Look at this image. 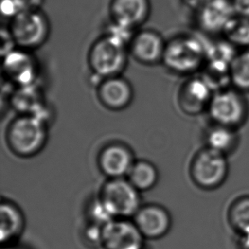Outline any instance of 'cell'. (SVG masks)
<instances>
[{
	"mask_svg": "<svg viewBox=\"0 0 249 249\" xmlns=\"http://www.w3.org/2000/svg\"><path fill=\"white\" fill-rule=\"evenodd\" d=\"M128 181L138 191L152 188L159 178L157 168L151 162L139 161L134 162L128 174Z\"/></svg>",
	"mask_w": 249,
	"mask_h": 249,
	"instance_id": "obj_20",
	"label": "cell"
},
{
	"mask_svg": "<svg viewBox=\"0 0 249 249\" xmlns=\"http://www.w3.org/2000/svg\"><path fill=\"white\" fill-rule=\"evenodd\" d=\"M98 94L102 104L112 110L126 107L133 97L131 86L117 76L106 78L99 88Z\"/></svg>",
	"mask_w": 249,
	"mask_h": 249,
	"instance_id": "obj_15",
	"label": "cell"
},
{
	"mask_svg": "<svg viewBox=\"0 0 249 249\" xmlns=\"http://www.w3.org/2000/svg\"><path fill=\"white\" fill-rule=\"evenodd\" d=\"M231 86L244 94L249 93V48L238 52L230 68Z\"/></svg>",
	"mask_w": 249,
	"mask_h": 249,
	"instance_id": "obj_21",
	"label": "cell"
},
{
	"mask_svg": "<svg viewBox=\"0 0 249 249\" xmlns=\"http://www.w3.org/2000/svg\"><path fill=\"white\" fill-rule=\"evenodd\" d=\"M9 30L17 46L22 50L39 47L47 40L50 22L40 10H24L10 19Z\"/></svg>",
	"mask_w": 249,
	"mask_h": 249,
	"instance_id": "obj_5",
	"label": "cell"
},
{
	"mask_svg": "<svg viewBox=\"0 0 249 249\" xmlns=\"http://www.w3.org/2000/svg\"><path fill=\"white\" fill-rule=\"evenodd\" d=\"M191 1H192V2H195L196 3H197V5H199V4L204 3V2L208 1V0H191Z\"/></svg>",
	"mask_w": 249,
	"mask_h": 249,
	"instance_id": "obj_28",
	"label": "cell"
},
{
	"mask_svg": "<svg viewBox=\"0 0 249 249\" xmlns=\"http://www.w3.org/2000/svg\"><path fill=\"white\" fill-rule=\"evenodd\" d=\"M21 10L40 9L44 0H15Z\"/></svg>",
	"mask_w": 249,
	"mask_h": 249,
	"instance_id": "obj_26",
	"label": "cell"
},
{
	"mask_svg": "<svg viewBox=\"0 0 249 249\" xmlns=\"http://www.w3.org/2000/svg\"><path fill=\"white\" fill-rule=\"evenodd\" d=\"M238 249H249V233L237 236Z\"/></svg>",
	"mask_w": 249,
	"mask_h": 249,
	"instance_id": "obj_27",
	"label": "cell"
},
{
	"mask_svg": "<svg viewBox=\"0 0 249 249\" xmlns=\"http://www.w3.org/2000/svg\"><path fill=\"white\" fill-rule=\"evenodd\" d=\"M5 249H17V248H6Z\"/></svg>",
	"mask_w": 249,
	"mask_h": 249,
	"instance_id": "obj_29",
	"label": "cell"
},
{
	"mask_svg": "<svg viewBox=\"0 0 249 249\" xmlns=\"http://www.w3.org/2000/svg\"><path fill=\"white\" fill-rule=\"evenodd\" d=\"M1 9L3 17H8L10 19H12L21 11V9L15 0H2Z\"/></svg>",
	"mask_w": 249,
	"mask_h": 249,
	"instance_id": "obj_23",
	"label": "cell"
},
{
	"mask_svg": "<svg viewBox=\"0 0 249 249\" xmlns=\"http://www.w3.org/2000/svg\"><path fill=\"white\" fill-rule=\"evenodd\" d=\"M1 38H2V54H6L14 51V47L17 45L13 37L10 34L9 28H2L1 30Z\"/></svg>",
	"mask_w": 249,
	"mask_h": 249,
	"instance_id": "obj_24",
	"label": "cell"
},
{
	"mask_svg": "<svg viewBox=\"0 0 249 249\" xmlns=\"http://www.w3.org/2000/svg\"><path fill=\"white\" fill-rule=\"evenodd\" d=\"M207 111L213 124L238 129L249 118V103L244 93L227 86L214 92Z\"/></svg>",
	"mask_w": 249,
	"mask_h": 249,
	"instance_id": "obj_2",
	"label": "cell"
},
{
	"mask_svg": "<svg viewBox=\"0 0 249 249\" xmlns=\"http://www.w3.org/2000/svg\"><path fill=\"white\" fill-rule=\"evenodd\" d=\"M151 10L149 0H112L110 13L115 24L133 29L147 20Z\"/></svg>",
	"mask_w": 249,
	"mask_h": 249,
	"instance_id": "obj_12",
	"label": "cell"
},
{
	"mask_svg": "<svg viewBox=\"0 0 249 249\" xmlns=\"http://www.w3.org/2000/svg\"><path fill=\"white\" fill-rule=\"evenodd\" d=\"M215 89L205 76L194 77L186 82L179 93V106L185 113L195 115L208 111Z\"/></svg>",
	"mask_w": 249,
	"mask_h": 249,
	"instance_id": "obj_10",
	"label": "cell"
},
{
	"mask_svg": "<svg viewBox=\"0 0 249 249\" xmlns=\"http://www.w3.org/2000/svg\"><path fill=\"white\" fill-rule=\"evenodd\" d=\"M227 221L236 236L249 233V195L241 196L231 203Z\"/></svg>",
	"mask_w": 249,
	"mask_h": 249,
	"instance_id": "obj_19",
	"label": "cell"
},
{
	"mask_svg": "<svg viewBox=\"0 0 249 249\" xmlns=\"http://www.w3.org/2000/svg\"><path fill=\"white\" fill-rule=\"evenodd\" d=\"M134 162L131 152L124 145L118 144L107 146L99 158L101 171L111 178L128 175Z\"/></svg>",
	"mask_w": 249,
	"mask_h": 249,
	"instance_id": "obj_14",
	"label": "cell"
},
{
	"mask_svg": "<svg viewBox=\"0 0 249 249\" xmlns=\"http://www.w3.org/2000/svg\"><path fill=\"white\" fill-rule=\"evenodd\" d=\"M224 37L235 47L249 48V18L236 15L227 25Z\"/></svg>",
	"mask_w": 249,
	"mask_h": 249,
	"instance_id": "obj_22",
	"label": "cell"
},
{
	"mask_svg": "<svg viewBox=\"0 0 249 249\" xmlns=\"http://www.w3.org/2000/svg\"><path fill=\"white\" fill-rule=\"evenodd\" d=\"M100 203L112 219L134 217L141 208L139 191L123 178H111L103 186Z\"/></svg>",
	"mask_w": 249,
	"mask_h": 249,
	"instance_id": "obj_6",
	"label": "cell"
},
{
	"mask_svg": "<svg viewBox=\"0 0 249 249\" xmlns=\"http://www.w3.org/2000/svg\"><path fill=\"white\" fill-rule=\"evenodd\" d=\"M232 0H208L199 4L196 19L199 29L209 35H223L236 16Z\"/></svg>",
	"mask_w": 249,
	"mask_h": 249,
	"instance_id": "obj_9",
	"label": "cell"
},
{
	"mask_svg": "<svg viewBox=\"0 0 249 249\" xmlns=\"http://www.w3.org/2000/svg\"><path fill=\"white\" fill-rule=\"evenodd\" d=\"M139 231L147 239H159L168 234L172 225L171 216L161 206L141 207L133 217Z\"/></svg>",
	"mask_w": 249,
	"mask_h": 249,
	"instance_id": "obj_11",
	"label": "cell"
},
{
	"mask_svg": "<svg viewBox=\"0 0 249 249\" xmlns=\"http://www.w3.org/2000/svg\"><path fill=\"white\" fill-rule=\"evenodd\" d=\"M47 138L43 120L34 115L15 119L7 132L10 148L17 155L30 157L39 152Z\"/></svg>",
	"mask_w": 249,
	"mask_h": 249,
	"instance_id": "obj_3",
	"label": "cell"
},
{
	"mask_svg": "<svg viewBox=\"0 0 249 249\" xmlns=\"http://www.w3.org/2000/svg\"><path fill=\"white\" fill-rule=\"evenodd\" d=\"M144 239L135 222L128 219H112L101 227L104 249H142Z\"/></svg>",
	"mask_w": 249,
	"mask_h": 249,
	"instance_id": "obj_8",
	"label": "cell"
},
{
	"mask_svg": "<svg viewBox=\"0 0 249 249\" xmlns=\"http://www.w3.org/2000/svg\"><path fill=\"white\" fill-rule=\"evenodd\" d=\"M236 15L249 18V0H232Z\"/></svg>",
	"mask_w": 249,
	"mask_h": 249,
	"instance_id": "obj_25",
	"label": "cell"
},
{
	"mask_svg": "<svg viewBox=\"0 0 249 249\" xmlns=\"http://www.w3.org/2000/svg\"><path fill=\"white\" fill-rule=\"evenodd\" d=\"M208 44L193 36H178L166 44L162 60L172 71L190 74L204 68Z\"/></svg>",
	"mask_w": 249,
	"mask_h": 249,
	"instance_id": "obj_1",
	"label": "cell"
},
{
	"mask_svg": "<svg viewBox=\"0 0 249 249\" xmlns=\"http://www.w3.org/2000/svg\"><path fill=\"white\" fill-rule=\"evenodd\" d=\"M127 51L124 40L109 34L94 43L89 53V64L96 74L115 77L124 68Z\"/></svg>",
	"mask_w": 249,
	"mask_h": 249,
	"instance_id": "obj_7",
	"label": "cell"
},
{
	"mask_svg": "<svg viewBox=\"0 0 249 249\" xmlns=\"http://www.w3.org/2000/svg\"><path fill=\"white\" fill-rule=\"evenodd\" d=\"M228 156L205 146L192 159L191 176L199 188L213 191L226 182L229 175Z\"/></svg>",
	"mask_w": 249,
	"mask_h": 249,
	"instance_id": "obj_4",
	"label": "cell"
},
{
	"mask_svg": "<svg viewBox=\"0 0 249 249\" xmlns=\"http://www.w3.org/2000/svg\"><path fill=\"white\" fill-rule=\"evenodd\" d=\"M206 146L228 156L239 145L240 136L237 128L213 124L206 133Z\"/></svg>",
	"mask_w": 249,
	"mask_h": 249,
	"instance_id": "obj_18",
	"label": "cell"
},
{
	"mask_svg": "<svg viewBox=\"0 0 249 249\" xmlns=\"http://www.w3.org/2000/svg\"><path fill=\"white\" fill-rule=\"evenodd\" d=\"M0 219V241L7 246L21 235L25 227V219L20 209L10 202H2Z\"/></svg>",
	"mask_w": 249,
	"mask_h": 249,
	"instance_id": "obj_17",
	"label": "cell"
},
{
	"mask_svg": "<svg viewBox=\"0 0 249 249\" xmlns=\"http://www.w3.org/2000/svg\"><path fill=\"white\" fill-rule=\"evenodd\" d=\"M166 44L157 32L145 30L133 37L130 51L134 57L144 64H154L162 60Z\"/></svg>",
	"mask_w": 249,
	"mask_h": 249,
	"instance_id": "obj_13",
	"label": "cell"
},
{
	"mask_svg": "<svg viewBox=\"0 0 249 249\" xmlns=\"http://www.w3.org/2000/svg\"><path fill=\"white\" fill-rule=\"evenodd\" d=\"M26 50H14L5 54L3 68L13 80L28 85L34 77V59Z\"/></svg>",
	"mask_w": 249,
	"mask_h": 249,
	"instance_id": "obj_16",
	"label": "cell"
}]
</instances>
